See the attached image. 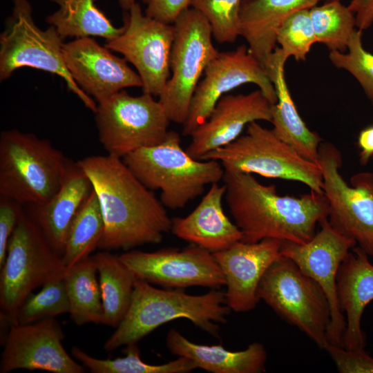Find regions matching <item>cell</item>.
Returning <instances> with one entry per match:
<instances>
[{
	"mask_svg": "<svg viewBox=\"0 0 373 373\" xmlns=\"http://www.w3.org/2000/svg\"><path fill=\"white\" fill-rule=\"evenodd\" d=\"M77 164L89 178L103 214L104 232L98 249L128 251L158 244L171 231L172 220L165 207L122 158L92 155Z\"/></svg>",
	"mask_w": 373,
	"mask_h": 373,
	"instance_id": "cell-1",
	"label": "cell"
},
{
	"mask_svg": "<svg viewBox=\"0 0 373 373\" xmlns=\"http://www.w3.org/2000/svg\"><path fill=\"white\" fill-rule=\"evenodd\" d=\"M225 200L242 233L241 240L267 238L304 244L328 218L324 193L311 191L299 197L280 195L274 184L265 185L251 173L224 169Z\"/></svg>",
	"mask_w": 373,
	"mask_h": 373,
	"instance_id": "cell-2",
	"label": "cell"
},
{
	"mask_svg": "<svg viewBox=\"0 0 373 373\" xmlns=\"http://www.w3.org/2000/svg\"><path fill=\"white\" fill-rule=\"evenodd\" d=\"M230 312L224 293L217 289L202 295H190L180 290L155 288L137 279L129 308L106 341L104 349L113 351L137 343L158 327L179 318H186L218 337L219 324L226 322Z\"/></svg>",
	"mask_w": 373,
	"mask_h": 373,
	"instance_id": "cell-3",
	"label": "cell"
},
{
	"mask_svg": "<svg viewBox=\"0 0 373 373\" xmlns=\"http://www.w3.org/2000/svg\"><path fill=\"white\" fill-rule=\"evenodd\" d=\"M122 160L147 189L160 190L161 202L173 210L182 209L202 195L207 185L222 180L224 173L217 160L192 157L182 148L180 135L173 131L161 143L140 149Z\"/></svg>",
	"mask_w": 373,
	"mask_h": 373,
	"instance_id": "cell-4",
	"label": "cell"
},
{
	"mask_svg": "<svg viewBox=\"0 0 373 373\" xmlns=\"http://www.w3.org/2000/svg\"><path fill=\"white\" fill-rule=\"evenodd\" d=\"M73 162L47 139L17 129L0 135V196L22 205L48 201Z\"/></svg>",
	"mask_w": 373,
	"mask_h": 373,
	"instance_id": "cell-5",
	"label": "cell"
},
{
	"mask_svg": "<svg viewBox=\"0 0 373 373\" xmlns=\"http://www.w3.org/2000/svg\"><path fill=\"white\" fill-rule=\"evenodd\" d=\"M63 39L53 26L42 30L35 24L28 0H13L12 13L0 35V80L9 78L21 67L55 74L61 77L68 89L95 113L97 102L77 85L65 64Z\"/></svg>",
	"mask_w": 373,
	"mask_h": 373,
	"instance_id": "cell-6",
	"label": "cell"
},
{
	"mask_svg": "<svg viewBox=\"0 0 373 373\" xmlns=\"http://www.w3.org/2000/svg\"><path fill=\"white\" fill-rule=\"evenodd\" d=\"M201 160H217L224 169L300 182L311 191L323 193L318 164L302 157L278 137L272 129L263 127L258 122L249 124L245 134L207 153Z\"/></svg>",
	"mask_w": 373,
	"mask_h": 373,
	"instance_id": "cell-7",
	"label": "cell"
},
{
	"mask_svg": "<svg viewBox=\"0 0 373 373\" xmlns=\"http://www.w3.org/2000/svg\"><path fill=\"white\" fill-rule=\"evenodd\" d=\"M0 269L1 321L9 327L25 299L66 270L61 257L25 211L10 239Z\"/></svg>",
	"mask_w": 373,
	"mask_h": 373,
	"instance_id": "cell-8",
	"label": "cell"
},
{
	"mask_svg": "<svg viewBox=\"0 0 373 373\" xmlns=\"http://www.w3.org/2000/svg\"><path fill=\"white\" fill-rule=\"evenodd\" d=\"M258 296L325 350L331 321L329 301L321 287L293 260L280 255L262 276Z\"/></svg>",
	"mask_w": 373,
	"mask_h": 373,
	"instance_id": "cell-9",
	"label": "cell"
},
{
	"mask_svg": "<svg viewBox=\"0 0 373 373\" xmlns=\"http://www.w3.org/2000/svg\"><path fill=\"white\" fill-rule=\"evenodd\" d=\"M173 24L171 75L158 100L171 122L183 124L200 79L219 52L209 22L194 8L183 11Z\"/></svg>",
	"mask_w": 373,
	"mask_h": 373,
	"instance_id": "cell-10",
	"label": "cell"
},
{
	"mask_svg": "<svg viewBox=\"0 0 373 373\" xmlns=\"http://www.w3.org/2000/svg\"><path fill=\"white\" fill-rule=\"evenodd\" d=\"M153 97L146 93L133 96L122 90L97 103L95 119L107 154L122 158L165 139L171 121Z\"/></svg>",
	"mask_w": 373,
	"mask_h": 373,
	"instance_id": "cell-11",
	"label": "cell"
},
{
	"mask_svg": "<svg viewBox=\"0 0 373 373\" xmlns=\"http://www.w3.org/2000/svg\"><path fill=\"white\" fill-rule=\"evenodd\" d=\"M317 164L329 204L328 221L373 256V172L356 173L347 184L340 172L341 153L328 142L321 143Z\"/></svg>",
	"mask_w": 373,
	"mask_h": 373,
	"instance_id": "cell-12",
	"label": "cell"
},
{
	"mask_svg": "<svg viewBox=\"0 0 373 373\" xmlns=\"http://www.w3.org/2000/svg\"><path fill=\"white\" fill-rule=\"evenodd\" d=\"M126 11L122 32L106 41L105 46L120 53L135 68L143 93L159 97L171 75L174 26L147 16L137 3Z\"/></svg>",
	"mask_w": 373,
	"mask_h": 373,
	"instance_id": "cell-13",
	"label": "cell"
},
{
	"mask_svg": "<svg viewBox=\"0 0 373 373\" xmlns=\"http://www.w3.org/2000/svg\"><path fill=\"white\" fill-rule=\"evenodd\" d=\"M257 85L269 101L277 102L276 90L265 67L242 44L233 50L221 52L205 68L191 100L182 134L190 135L210 115L218 100L245 84Z\"/></svg>",
	"mask_w": 373,
	"mask_h": 373,
	"instance_id": "cell-14",
	"label": "cell"
},
{
	"mask_svg": "<svg viewBox=\"0 0 373 373\" xmlns=\"http://www.w3.org/2000/svg\"><path fill=\"white\" fill-rule=\"evenodd\" d=\"M320 224L321 229L306 243L283 241L280 254L293 260L324 291L331 310L327 338L329 343L342 346L346 320L338 303L336 277L341 264L356 242L335 229L327 218Z\"/></svg>",
	"mask_w": 373,
	"mask_h": 373,
	"instance_id": "cell-15",
	"label": "cell"
},
{
	"mask_svg": "<svg viewBox=\"0 0 373 373\" xmlns=\"http://www.w3.org/2000/svg\"><path fill=\"white\" fill-rule=\"evenodd\" d=\"M119 256L137 279L151 284L176 289L192 286L218 289L225 285L213 253L195 244L153 252L131 250Z\"/></svg>",
	"mask_w": 373,
	"mask_h": 373,
	"instance_id": "cell-16",
	"label": "cell"
},
{
	"mask_svg": "<svg viewBox=\"0 0 373 373\" xmlns=\"http://www.w3.org/2000/svg\"><path fill=\"white\" fill-rule=\"evenodd\" d=\"M64 334L55 318L9 327L3 341L0 372L16 370L83 373L85 367L64 348Z\"/></svg>",
	"mask_w": 373,
	"mask_h": 373,
	"instance_id": "cell-17",
	"label": "cell"
},
{
	"mask_svg": "<svg viewBox=\"0 0 373 373\" xmlns=\"http://www.w3.org/2000/svg\"><path fill=\"white\" fill-rule=\"evenodd\" d=\"M91 37L64 43L65 64L77 85L97 104L129 87H142L137 73L124 58Z\"/></svg>",
	"mask_w": 373,
	"mask_h": 373,
	"instance_id": "cell-18",
	"label": "cell"
},
{
	"mask_svg": "<svg viewBox=\"0 0 373 373\" xmlns=\"http://www.w3.org/2000/svg\"><path fill=\"white\" fill-rule=\"evenodd\" d=\"M282 242L273 238L256 242L240 240L227 249L213 253L224 276V294L231 310L246 312L256 307L260 300V282L281 255Z\"/></svg>",
	"mask_w": 373,
	"mask_h": 373,
	"instance_id": "cell-19",
	"label": "cell"
},
{
	"mask_svg": "<svg viewBox=\"0 0 373 373\" xmlns=\"http://www.w3.org/2000/svg\"><path fill=\"white\" fill-rule=\"evenodd\" d=\"M273 105L259 88L247 94L223 95L209 117L190 135L186 152L201 160L207 153L236 140L249 124L271 122Z\"/></svg>",
	"mask_w": 373,
	"mask_h": 373,
	"instance_id": "cell-20",
	"label": "cell"
},
{
	"mask_svg": "<svg viewBox=\"0 0 373 373\" xmlns=\"http://www.w3.org/2000/svg\"><path fill=\"white\" fill-rule=\"evenodd\" d=\"M92 191L89 178L73 162L59 190L48 201L28 206L25 213L61 257L70 224Z\"/></svg>",
	"mask_w": 373,
	"mask_h": 373,
	"instance_id": "cell-21",
	"label": "cell"
},
{
	"mask_svg": "<svg viewBox=\"0 0 373 373\" xmlns=\"http://www.w3.org/2000/svg\"><path fill=\"white\" fill-rule=\"evenodd\" d=\"M226 186L213 183L195 209L184 218L172 219V233L178 238L211 252L227 249L241 240L242 233L222 207Z\"/></svg>",
	"mask_w": 373,
	"mask_h": 373,
	"instance_id": "cell-22",
	"label": "cell"
},
{
	"mask_svg": "<svg viewBox=\"0 0 373 373\" xmlns=\"http://www.w3.org/2000/svg\"><path fill=\"white\" fill-rule=\"evenodd\" d=\"M336 288L346 320L342 346L349 350L364 348L365 336L361 322L365 307L373 300V265L359 247H354L341 264Z\"/></svg>",
	"mask_w": 373,
	"mask_h": 373,
	"instance_id": "cell-23",
	"label": "cell"
},
{
	"mask_svg": "<svg viewBox=\"0 0 373 373\" xmlns=\"http://www.w3.org/2000/svg\"><path fill=\"white\" fill-rule=\"evenodd\" d=\"M287 60L281 48L276 47L265 66L277 97L272 106V130L299 155L317 164L322 139L307 126L297 111L285 80Z\"/></svg>",
	"mask_w": 373,
	"mask_h": 373,
	"instance_id": "cell-24",
	"label": "cell"
},
{
	"mask_svg": "<svg viewBox=\"0 0 373 373\" xmlns=\"http://www.w3.org/2000/svg\"><path fill=\"white\" fill-rule=\"evenodd\" d=\"M321 1L336 0H242L240 36L247 42L249 52L265 66L276 47V34L283 21L294 12L310 9Z\"/></svg>",
	"mask_w": 373,
	"mask_h": 373,
	"instance_id": "cell-25",
	"label": "cell"
},
{
	"mask_svg": "<svg viewBox=\"0 0 373 373\" xmlns=\"http://www.w3.org/2000/svg\"><path fill=\"white\" fill-rule=\"evenodd\" d=\"M169 352L193 360L198 368L212 373H260L265 371L267 354L265 346L254 342L241 351L233 352L221 345H207L190 341L171 329L166 336Z\"/></svg>",
	"mask_w": 373,
	"mask_h": 373,
	"instance_id": "cell-26",
	"label": "cell"
},
{
	"mask_svg": "<svg viewBox=\"0 0 373 373\" xmlns=\"http://www.w3.org/2000/svg\"><path fill=\"white\" fill-rule=\"evenodd\" d=\"M104 310L102 324L117 327L125 316L137 278L119 256L102 250L94 255Z\"/></svg>",
	"mask_w": 373,
	"mask_h": 373,
	"instance_id": "cell-27",
	"label": "cell"
},
{
	"mask_svg": "<svg viewBox=\"0 0 373 373\" xmlns=\"http://www.w3.org/2000/svg\"><path fill=\"white\" fill-rule=\"evenodd\" d=\"M57 10L48 16L46 22L59 35L66 37H99L113 39L123 31L117 28L95 5V0H50Z\"/></svg>",
	"mask_w": 373,
	"mask_h": 373,
	"instance_id": "cell-28",
	"label": "cell"
},
{
	"mask_svg": "<svg viewBox=\"0 0 373 373\" xmlns=\"http://www.w3.org/2000/svg\"><path fill=\"white\" fill-rule=\"evenodd\" d=\"M94 255L66 268L64 278L69 301V314L77 325L102 323L104 310Z\"/></svg>",
	"mask_w": 373,
	"mask_h": 373,
	"instance_id": "cell-29",
	"label": "cell"
},
{
	"mask_svg": "<svg viewBox=\"0 0 373 373\" xmlns=\"http://www.w3.org/2000/svg\"><path fill=\"white\" fill-rule=\"evenodd\" d=\"M104 232V221L98 198L93 189L68 229L63 264L68 268L91 256L98 249Z\"/></svg>",
	"mask_w": 373,
	"mask_h": 373,
	"instance_id": "cell-30",
	"label": "cell"
},
{
	"mask_svg": "<svg viewBox=\"0 0 373 373\" xmlns=\"http://www.w3.org/2000/svg\"><path fill=\"white\" fill-rule=\"evenodd\" d=\"M124 352V357L101 359L77 346L71 349L74 358L92 373H187L198 368L193 360L184 356L160 365L146 363L140 357L137 343L126 345Z\"/></svg>",
	"mask_w": 373,
	"mask_h": 373,
	"instance_id": "cell-31",
	"label": "cell"
},
{
	"mask_svg": "<svg viewBox=\"0 0 373 373\" xmlns=\"http://www.w3.org/2000/svg\"><path fill=\"white\" fill-rule=\"evenodd\" d=\"M309 15L317 43L330 51L346 52L356 32L355 14L341 1H325L309 9Z\"/></svg>",
	"mask_w": 373,
	"mask_h": 373,
	"instance_id": "cell-32",
	"label": "cell"
},
{
	"mask_svg": "<svg viewBox=\"0 0 373 373\" xmlns=\"http://www.w3.org/2000/svg\"><path fill=\"white\" fill-rule=\"evenodd\" d=\"M64 275L44 284L38 293H31L19 307L13 325L32 323L68 314L69 301Z\"/></svg>",
	"mask_w": 373,
	"mask_h": 373,
	"instance_id": "cell-33",
	"label": "cell"
},
{
	"mask_svg": "<svg viewBox=\"0 0 373 373\" xmlns=\"http://www.w3.org/2000/svg\"><path fill=\"white\" fill-rule=\"evenodd\" d=\"M242 0H192L191 7L209 22L213 38L220 44L233 43L240 36Z\"/></svg>",
	"mask_w": 373,
	"mask_h": 373,
	"instance_id": "cell-34",
	"label": "cell"
},
{
	"mask_svg": "<svg viewBox=\"0 0 373 373\" xmlns=\"http://www.w3.org/2000/svg\"><path fill=\"white\" fill-rule=\"evenodd\" d=\"M276 42L285 56L296 61L305 60L312 46L317 43L309 9L300 10L288 16L280 26Z\"/></svg>",
	"mask_w": 373,
	"mask_h": 373,
	"instance_id": "cell-35",
	"label": "cell"
},
{
	"mask_svg": "<svg viewBox=\"0 0 373 373\" xmlns=\"http://www.w3.org/2000/svg\"><path fill=\"white\" fill-rule=\"evenodd\" d=\"M329 59L336 68L347 71L358 81L373 104V54L363 46L362 30H356L346 52L330 51Z\"/></svg>",
	"mask_w": 373,
	"mask_h": 373,
	"instance_id": "cell-36",
	"label": "cell"
},
{
	"mask_svg": "<svg viewBox=\"0 0 373 373\" xmlns=\"http://www.w3.org/2000/svg\"><path fill=\"white\" fill-rule=\"evenodd\" d=\"M325 350L340 373H373V358L364 348L349 350L328 343Z\"/></svg>",
	"mask_w": 373,
	"mask_h": 373,
	"instance_id": "cell-37",
	"label": "cell"
},
{
	"mask_svg": "<svg viewBox=\"0 0 373 373\" xmlns=\"http://www.w3.org/2000/svg\"><path fill=\"white\" fill-rule=\"evenodd\" d=\"M20 203L0 196V267L4 263L8 243L24 211Z\"/></svg>",
	"mask_w": 373,
	"mask_h": 373,
	"instance_id": "cell-38",
	"label": "cell"
},
{
	"mask_svg": "<svg viewBox=\"0 0 373 373\" xmlns=\"http://www.w3.org/2000/svg\"><path fill=\"white\" fill-rule=\"evenodd\" d=\"M145 15L159 21L173 24L179 15L191 7L192 0H142Z\"/></svg>",
	"mask_w": 373,
	"mask_h": 373,
	"instance_id": "cell-39",
	"label": "cell"
},
{
	"mask_svg": "<svg viewBox=\"0 0 373 373\" xmlns=\"http://www.w3.org/2000/svg\"><path fill=\"white\" fill-rule=\"evenodd\" d=\"M348 8L355 14L358 30L367 29L373 23V0H350Z\"/></svg>",
	"mask_w": 373,
	"mask_h": 373,
	"instance_id": "cell-40",
	"label": "cell"
},
{
	"mask_svg": "<svg viewBox=\"0 0 373 373\" xmlns=\"http://www.w3.org/2000/svg\"><path fill=\"white\" fill-rule=\"evenodd\" d=\"M359 162L365 166L373 156V125L363 128L358 137Z\"/></svg>",
	"mask_w": 373,
	"mask_h": 373,
	"instance_id": "cell-41",
	"label": "cell"
},
{
	"mask_svg": "<svg viewBox=\"0 0 373 373\" xmlns=\"http://www.w3.org/2000/svg\"><path fill=\"white\" fill-rule=\"evenodd\" d=\"M135 2V0H119L120 6L125 10H128Z\"/></svg>",
	"mask_w": 373,
	"mask_h": 373,
	"instance_id": "cell-42",
	"label": "cell"
}]
</instances>
